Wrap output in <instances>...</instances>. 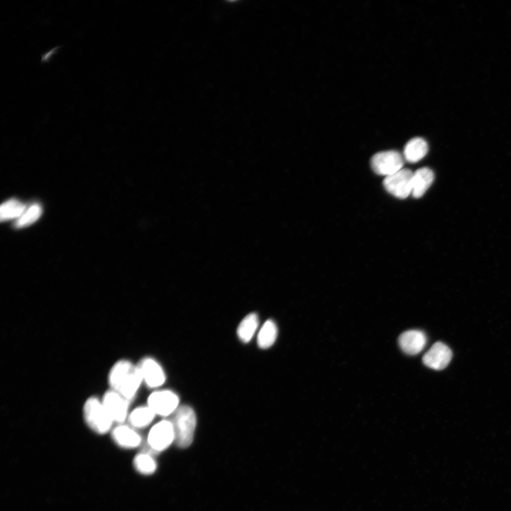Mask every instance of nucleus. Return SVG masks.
Returning a JSON list of instances; mask_svg holds the SVG:
<instances>
[{
	"label": "nucleus",
	"mask_w": 511,
	"mask_h": 511,
	"mask_svg": "<svg viewBox=\"0 0 511 511\" xmlns=\"http://www.w3.org/2000/svg\"><path fill=\"white\" fill-rule=\"evenodd\" d=\"M143 383L137 364L128 359L115 362L108 373L109 389L113 390L131 402Z\"/></svg>",
	"instance_id": "1"
},
{
	"label": "nucleus",
	"mask_w": 511,
	"mask_h": 511,
	"mask_svg": "<svg viewBox=\"0 0 511 511\" xmlns=\"http://www.w3.org/2000/svg\"><path fill=\"white\" fill-rule=\"evenodd\" d=\"M170 421L174 430L175 444L182 449L188 447L192 442L197 424L194 410L186 405L179 406Z\"/></svg>",
	"instance_id": "2"
},
{
	"label": "nucleus",
	"mask_w": 511,
	"mask_h": 511,
	"mask_svg": "<svg viewBox=\"0 0 511 511\" xmlns=\"http://www.w3.org/2000/svg\"><path fill=\"white\" fill-rule=\"evenodd\" d=\"M82 412L85 423L92 432L99 435L111 432L114 422L101 398L89 397L83 405Z\"/></svg>",
	"instance_id": "3"
},
{
	"label": "nucleus",
	"mask_w": 511,
	"mask_h": 511,
	"mask_svg": "<svg viewBox=\"0 0 511 511\" xmlns=\"http://www.w3.org/2000/svg\"><path fill=\"white\" fill-rule=\"evenodd\" d=\"M175 441V434L170 420L163 419L150 429L143 451L152 455L167 449Z\"/></svg>",
	"instance_id": "4"
},
{
	"label": "nucleus",
	"mask_w": 511,
	"mask_h": 511,
	"mask_svg": "<svg viewBox=\"0 0 511 511\" xmlns=\"http://www.w3.org/2000/svg\"><path fill=\"white\" fill-rule=\"evenodd\" d=\"M147 405L155 415L167 417L172 415L179 407V397L170 390H157L148 397Z\"/></svg>",
	"instance_id": "5"
},
{
	"label": "nucleus",
	"mask_w": 511,
	"mask_h": 511,
	"mask_svg": "<svg viewBox=\"0 0 511 511\" xmlns=\"http://www.w3.org/2000/svg\"><path fill=\"white\" fill-rule=\"evenodd\" d=\"M402 155L393 150L375 153L370 160L373 170L379 175L389 176L403 168Z\"/></svg>",
	"instance_id": "6"
},
{
	"label": "nucleus",
	"mask_w": 511,
	"mask_h": 511,
	"mask_svg": "<svg viewBox=\"0 0 511 511\" xmlns=\"http://www.w3.org/2000/svg\"><path fill=\"white\" fill-rule=\"evenodd\" d=\"M101 399L114 424H123L127 421L130 401L111 389L106 390Z\"/></svg>",
	"instance_id": "7"
},
{
	"label": "nucleus",
	"mask_w": 511,
	"mask_h": 511,
	"mask_svg": "<svg viewBox=\"0 0 511 511\" xmlns=\"http://www.w3.org/2000/svg\"><path fill=\"white\" fill-rule=\"evenodd\" d=\"M413 173L410 169L402 168L385 177L384 187L393 196L405 199L412 194Z\"/></svg>",
	"instance_id": "8"
},
{
	"label": "nucleus",
	"mask_w": 511,
	"mask_h": 511,
	"mask_svg": "<svg viewBox=\"0 0 511 511\" xmlns=\"http://www.w3.org/2000/svg\"><path fill=\"white\" fill-rule=\"evenodd\" d=\"M143 383L147 387L156 389L162 386L166 380L165 371L161 365L152 357L143 358L137 363Z\"/></svg>",
	"instance_id": "9"
},
{
	"label": "nucleus",
	"mask_w": 511,
	"mask_h": 511,
	"mask_svg": "<svg viewBox=\"0 0 511 511\" xmlns=\"http://www.w3.org/2000/svg\"><path fill=\"white\" fill-rule=\"evenodd\" d=\"M111 436L115 444L125 449L137 448L143 442L142 437L137 429L128 424H116L111 429Z\"/></svg>",
	"instance_id": "10"
},
{
	"label": "nucleus",
	"mask_w": 511,
	"mask_h": 511,
	"mask_svg": "<svg viewBox=\"0 0 511 511\" xmlns=\"http://www.w3.org/2000/svg\"><path fill=\"white\" fill-rule=\"evenodd\" d=\"M452 358L451 350L442 342H436L424 353V364L434 370L445 368Z\"/></svg>",
	"instance_id": "11"
},
{
	"label": "nucleus",
	"mask_w": 511,
	"mask_h": 511,
	"mask_svg": "<svg viewBox=\"0 0 511 511\" xmlns=\"http://www.w3.org/2000/svg\"><path fill=\"white\" fill-rule=\"evenodd\" d=\"M398 343L401 349L408 355H416L423 350L427 344V336L420 330H409L399 336Z\"/></svg>",
	"instance_id": "12"
},
{
	"label": "nucleus",
	"mask_w": 511,
	"mask_h": 511,
	"mask_svg": "<svg viewBox=\"0 0 511 511\" xmlns=\"http://www.w3.org/2000/svg\"><path fill=\"white\" fill-rule=\"evenodd\" d=\"M434 179L433 171L428 167H422L413 173L412 195L421 197L432 184Z\"/></svg>",
	"instance_id": "13"
},
{
	"label": "nucleus",
	"mask_w": 511,
	"mask_h": 511,
	"mask_svg": "<svg viewBox=\"0 0 511 511\" xmlns=\"http://www.w3.org/2000/svg\"><path fill=\"white\" fill-rule=\"evenodd\" d=\"M155 416V414L147 405H141L130 411L126 422L134 429H140L148 427Z\"/></svg>",
	"instance_id": "14"
},
{
	"label": "nucleus",
	"mask_w": 511,
	"mask_h": 511,
	"mask_svg": "<svg viewBox=\"0 0 511 511\" xmlns=\"http://www.w3.org/2000/svg\"><path fill=\"white\" fill-rule=\"evenodd\" d=\"M428 145L424 139L419 137L410 140L404 148V158L409 163H417L427 153Z\"/></svg>",
	"instance_id": "15"
},
{
	"label": "nucleus",
	"mask_w": 511,
	"mask_h": 511,
	"mask_svg": "<svg viewBox=\"0 0 511 511\" xmlns=\"http://www.w3.org/2000/svg\"><path fill=\"white\" fill-rule=\"evenodd\" d=\"M258 323V317L256 313L246 315L237 329V335L240 340L244 343L250 341L256 333Z\"/></svg>",
	"instance_id": "16"
},
{
	"label": "nucleus",
	"mask_w": 511,
	"mask_h": 511,
	"mask_svg": "<svg viewBox=\"0 0 511 511\" xmlns=\"http://www.w3.org/2000/svg\"><path fill=\"white\" fill-rule=\"evenodd\" d=\"M133 466L138 473L144 476L153 474L157 468V463L153 455L143 451L135 456Z\"/></svg>",
	"instance_id": "17"
},
{
	"label": "nucleus",
	"mask_w": 511,
	"mask_h": 511,
	"mask_svg": "<svg viewBox=\"0 0 511 511\" xmlns=\"http://www.w3.org/2000/svg\"><path fill=\"white\" fill-rule=\"evenodd\" d=\"M278 336V328L275 323L268 319L263 324L258 336L257 343L260 348H268L275 341Z\"/></svg>",
	"instance_id": "18"
},
{
	"label": "nucleus",
	"mask_w": 511,
	"mask_h": 511,
	"mask_svg": "<svg viewBox=\"0 0 511 511\" xmlns=\"http://www.w3.org/2000/svg\"><path fill=\"white\" fill-rule=\"evenodd\" d=\"M26 209L25 204L17 199H11L3 203L0 208L1 220L7 221L19 218Z\"/></svg>",
	"instance_id": "19"
},
{
	"label": "nucleus",
	"mask_w": 511,
	"mask_h": 511,
	"mask_svg": "<svg viewBox=\"0 0 511 511\" xmlns=\"http://www.w3.org/2000/svg\"><path fill=\"white\" fill-rule=\"evenodd\" d=\"M42 214V208L38 204H34L25 210L23 214L16 220L17 228L29 226L36 221Z\"/></svg>",
	"instance_id": "20"
}]
</instances>
